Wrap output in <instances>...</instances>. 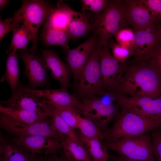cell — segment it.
Wrapping results in <instances>:
<instances>
[{
    "instance_id": "31",
    "label": "cell",
    "mask_w": 161,
    "mask_h": 161,
    "mask_svg": "<svg viewBox=\"0 0 161 161\" xmlns=\"http://www.w3.org/2000/svg\"><path fill=\"white\" fill-rule=\"evenodd\" d=\"M108 46L111 49L113 57L119 62H125L129 58L134 55L133 50L121 45L113 40L110 39L109 41Z\"/></svg>"
},
{
    "instance_id": "38",
    "label": "cell",
    "mask_w": 161,
    "mask_h": 161,
    "mask_svg": "<svg viewBox=\"0 0 161 161\" xmlns=\"http://www.w3.org/2000/svg\"><path fill=\"white\" fill-rule=\"evenodd\" d=\"M109 158H110L112 161H148L131 159L119 154L117 155L109 154Z\"/></svg>"
},
{
    "instance_id": "23",
    "label": "cell",
    "mask_w": 161,
    "mask_h": 161,
    "mask_svg": "<svg viewBox=\"0 0 161 161\" xmlns=\"http://www.w3.org/2000/svg\"><path fill=\"white\" fill-rule=\"evenodd\" d=\"M0 112L12 119L28 124H31L52 117L47 114L35 112L14 109L0 105Z\"/></svg>"
},
{
    "instance_id": "13",
    "label": "cell",
    "mask_w": 161,
    "mask_h": 161,
    "mask_svg": "<svg viewBox=\"0 0 161 161\" xmlns=\"http://www.w3.org/2000/svg\"><path fill=\"white\" fill-rule=\"evenodd\" d=\"M129 25L134 31L157 29L159 22L153 13L140 0H124Z\"/></svg>"
},
{
    "instance_id": "21",
    "label": "cell",
    "mask_w": 161,
    "mask_h": 161,
    "mask_svg": "<svg viewBox=\"0 0 161 161\" xmlns=\"http://www.w3.org/2000/svg\"><path fill=\"white\" fill-rule=\"evenodd\" d=\"M91 16L87 13H80L75 11L67 30L70 40L75 41L94 29L96 30L95 21L91 22Z\"/></svg>"
},
{
    "instance_id": "12",
    "label": "cell",
    "mask_w": 161,
    "mask_h": 161,
    "mask_svg": "<svg viewBox=\"0 0 161 161\" xmlns=\"http://www.w3.org/2000/svg\"><path fill=\"white\" fill-rule=\"evenodd\" d=\"M25 65L24 74L28 80V87L35 89L49 85L46 63L42 56L36 55L29 50L18 54Z\"/></svg>"
},
{
    "instance_id": "32",
    "label": "cell",
    "mask_w": 161,
    "mask_h": 161,
    "mask_svg": "<svg viewBox=\"0 0 161 161\" xmlns=\"http://www.w3.org/2000/svg\"><path fill=\"white\" fill-rule=\"evenodd\" d=\"M110 0H81L80 1L82 13L90 12L95 15L103 12L107 7Z\"/></svg>"
},
{
    "instance_id": "26",
    "label": "cell",
    "mask_w": 161,
    "mask_h": 161,
    "mask_svg": "<svg viewBox=\"0 0 161 161\" xmlns=\"http://www.w3.org/2000/svg\"><path fill=\"white\" fill-rule=\"evenodd\" d=\"M63 154L77 161H94L84 146L65 137L61 139Z\"/></svg>"
},
{
    "instance_id": "5",
    "label": "cell",
    "mask_w": 161,
    "mask_h": 161,
    "mask_svg": "<svg viewBox=\"0 0 161 161\" xmlns=\"http://www.w3.org/2000/svg\"><path fill=\"white\" fill-rule=\"evenodd\" d=\"M102 144L107 150L113 151L130 159L156 161L150 135L148 132L135 136L123 137L112 143Z\"/></svg>"
},
{
    "instance_id": "2",
    "label": "cell",
    "mask_w": 161,
    "mask_h": 161,
    "mask_svg": "<svg viewBox=\"0 0 161 161\" xmlns=\"http://www.w3.org/2000/svg\"><path fill=\"white\" fill-rule=\"evenodd\" d=\"M112 126L105 133L103 143L114 142L123 137L139 135L161 127V122L151 120L133 112L121 109Z\"/></svg>"
},
{
    "instance_id": "40",
    "label": "cell",
    "mask_w": 161,
    "mask_h": 161,
    "mask_svg": "<svg viewBox=\"0 0 161 161\" xmlns=\"http://www.w3.org/2000/svg\"><path fill=\"white\" fill-rule=\"evenodd\" d=\"M10 1L8 0H0V11L1 12L9 4Z\"/></svg>"
},
{
    "instance_id": "20",
    "label": "cell",
    "mask_w": 161,
    "mask_h": 161,
    "mask_svg": "<svg viewBox=\"0 0 161 161\" xmlns=\"http://www.w3.org/2000/svg\"><path fill=\"white\" fill-rule=\"evenodd\" d=\"M75 10L62 1H59L47 18L44 26L67 31Z\"/></svg>"
},
{
    "instance_id": "10",
    "label": "cell",
    "mask_w": 161,
    "mask_h": 161,
    "mask_svg": "<svg viewBox=\"0 0 161 161\" xmlns=\"http://www.w3.org/2000/svg\"><path fill=\"white\" fill-rule=\"evenodd\" d=\"M113 95L121 109L133 112L151 120L161 122V96L151 98Z\"/></svg>"
},
{
    "instance_id": "15",
    "label": "cell",
    "mask_w": 161,
    "mask_h": 161,
    "mask_svg": "<svg viewBox=\"0 0 161 161\" xmlns=\"http://www.w3.org/2000/svg\"><path fill=\"white\" fill-rule=\"evenodd\" d=\"M98 36V32L96 30L88 39L67 52L66 61L76 81H78L83 68L97 44Z\"/></svg>"
},
{
    "instance_id": "19",
    "label": "cell",
    "mask_w": 161,
    "mask_h": 161,
    "mask_svg": "<svg viewBox=\"0 0 161 161\" xmlns=\"http://www.w3.org/2000/svg\"><path fill=\"white\" fill-rule=\"evenodd\" d=\"M0 158L6 161H46L41 155L30 152L0 134Z\"/></svg>"
},
{
    "instance_id": "7",
    "label": "cell",
    "mask_w": 161,
    "mask_h": 161,
    "mask_svg": "<svg viewBox=\"0 0 161 161\" xmlns=\"http://www.w3.org/2000/svg\"><path fill=\"white\" fill-rule=\"evenodd\" d=\"M0 126L13 137L39 136L60 140L62 138L55 129L52 117L28 124L14 120L0 112Z\"/></svg>"
},
{
    "instance_id": "14",
    "label": "cell",
    "mask_w": 161,
    "mask_h": 161,
    "mask_svg": "<svg viewBox=\"0 0 161 161\" xmlns=\"http://www.w3.org/2000/svg\"><path fill=\"white\" fill-rule=\"evenodd\" d=\"M134 64L149 61L161 44L157 29L134 31Z\"/></svg>"
},
{
    "instance_id": "35",
    "label": "cell",
    "mask_w": 161,
    "mask_h": 161,
    "mask_svg": "<svg viewBox=\"0 0 161 161\" xmlns=\"http://www.w3.org/2000/svg\"><path fill=\"white\" fill-rule=\"evenodd\" d=\"M153 154L156 161H161V127L151 131Z\"/></svg>"
},
{
    "instance_id": "24",
    "label": "cell",
    "mask_w": 161,
    "mask_h": 161,
    "mask_svg": "<svg viewBox=\"0 0 161 161\" xmlns=\"http://www.w3.org/2000/svg\"><path fill=\"white\" fill-rule=\"evenodd\" d=\"M41 38L43 43L46 46L59 45L67 52L71 49L69 46L70 37L66 31L44 26Z\"/></svg>"
},
{
    "instance_id": "37",
    "label": "cell",
    "mask_w": 161,
    "mask_h": 161,
    "mask_svg": "<svg viewBox=\"0 0 161 161\" xmlns=\"http://www.w3.org/2000/svg\"><path fill=\"white\" fill-rule=\"evenodd\" d=\"M161 72V44L149 60Z\"/></svg>"
},
{
    "instance_id": "16",
    "label": "cell",
    "mask_w": 161,
    "mask_h": 161,
    "mask_svg": "<svg viewBox=\"0 0 161 161\" xmlns=\"http://www.w3.org/2000/svg\"><path fill=\"white\" fill-rule=\"evenodd\" d=\"M10 139L27 151L35 154H55L62 148L61 140L44 136L12 137Z\"/></svg>"
},
{
    "instance_id": "34",
    "label": "cell",
    "mask_w": 161,
    "mask_h": 161,
    "mask_svg": "<svg viewBox=\"0 0 161 161\" xmlns=\"http://www.w3.org/2000/svg\"><path fill=\"white\" fill-rule=\"evenodd\" d=\"M114 36L117 42L134 51V35L132 29L129 27L123 29Z\"/></svg>"
},
{
    "instance_id": "18",
    "label": "cell",
    "mask_w": 161,
    "mask_h": 161,
    "mask_svg": "<svg viewBox=\"0 0 161 161\" xmlns=\"http://www.w3.org/2000/svg\"><path fill=\"white\" fill-rule=\"evenodd\" d=\"M40 50L52 78L59 82L61 89L67 91L69 86L71 72L67 64L64 63L52 50L40 49Z\"/></svg>"
},
{
    "instance_id": "41",
    "label": "cell",
    "mask_w": 161,
    "mask_h": 161,
    "mask_svg": "<svg viewBox=\"0 0 161 161\" xmlns=\"http://www.w3.org/2000/svg\"><path fill=\"white\" fill-rule=\"evenodd\" d=\"M62 156L66 159L68 161H77L71 158L70 157L65 154H63Z\"/></svg>"
},
{
    "instance_id": "6",
    "label": "cell",
    "mask_w": 161,
    "mask_h": 161,
    "mask_svg": "<svg viewBox=\"0 0 161 161\" xmlns=\"http://www.w3.org/2000/svg\"><path fill=\"white\" fill-rule=\"evenodd\" d=\"M54 7L49 1L43 0H24L18 10L21 19L31 33L32 45L30 51L36 54L39 39V29Z\"/></svg>"
},
{
    "instance_id": "30",
    "label": "cell",
    "mask_w": 161,
    "mask_h": 161,
    "mask_svg": "<svg viewBox=\"0 0 161 161\" xmlns=\"http://www.w3.org/2000/svg\"><path fill=\"white\" fill-rule=\"evenodd\" d=\"M73 129L78 128L80 115L77 109L71 107L51 104Z\"/></svg>"
},
{
    "instance_id": "1",
    "label": "cell",
    "mask_w": 161,
    "mask_h": 161,
    "mask_svg": "<svg viewBox=\"0 0 161 161\" xmlns=\"http://www.w3.org/2000/svg\"><path fill=\"white\" fill-rule=\"evenodd\" d=\"M111 94L132 97L161 96V72L149 61L129 66L121 84Z\"/></svg>"
},
{
    "instance_id": "4",
    "label": "cell",
    "mask_w": 161,
    "mask_h": 161,
    "mask_svg": "<svg viewBox=\"0 0 161 161\" xmlns=\"http://www.w3.org/2000/svg\"><path fill=\"white\" fill-rule=\"evenodd\" d=\"M99 49L97 42L78 81L77 93L82 101L107 94L104 90L103 86Z\"/></svg>"
},
{
    "instance_id": "36",
    "label": "cell",
    "mask_w": 161,
    "mask_h": 161,
    "mask_svg": "<svg viewBox=\"0 0 161 161\" xmlns=\"http://www.w3.org/2000/svg\"><path fill=\"white\" fill-rule=\"evenodd\" d=\"M154 14L159 21L161 22V0H140Z\"/></svg>"
},
{
    "instance_id": "39",
    "label": "cell",
    "mask_w": 161,
    "mask_h": 161,
    "mask_svg": "<svg viewBox=\"0 0 161 161\" xmlns=\"http://www.w3.org/2000/svg\"><path fill=\"white\" fill-rule=\"evenodd\" d=\"M45 159L46 161H68L63 156L59 157L55 154H50L49 157L45 158Z\"/></svg>"
},
{
    "instance_id": "33",
    "label": "cell",
    "mask_w": 161,
    "mask_h": 161,
    "mask_svg": "<svg viewBox=\"0 0 161 161\" xmlns=\"http://www.w3.org/2000/svg\"><path fill=\"white\" fill-rule=\"evenodd\" d=\"M21 23V19L18 10L14 12V15L10 18L0 21V41L9 32L13 31Z\"/></svg>"
},
{
    "instance_id": "27",
    "label": "cell",
    "mask_w": 161,
    "mask_h": 161,
    "mask_svg": "<svg viewBox=\"0 0 161 161\" xmlns=\"http://www.w3.org/2000/svg\"><path fill=\"white\" fill-rule=\"evenodd\" d=\"M83 145L87 150L94 161H107L109 154L100 140L87 137L80 132L77 133Z\"/></svg>"
},
{
    "instance_id": "8",
    "label": "cell",
    "mask_w": 161,
    "mask_h": 161,
    "mask_svg": "<svg viewBox=\"0 0 161 161\" xmlns=\"http://www.w3.org/2000/svg\"><path fill=\"white\" fill-rule=\"evenodd\" d=\"M79 110V112L92 121L102 132L109 129V124L115 119L120 112V107L117 104L105 102L97 97L84 100Z\"/></svg>"
},
{
    "instance_id": "29",
    "label": "cell",
    "mask_w": 161,
    "mask_h": 161,
    "mask_svg": "<svg viewBox=\"0 0 161 161\" xmlns=\"http://www.w3.org/2000/svg\"><path fill=\"white\" fill-rule=\"evenodd\" d=\"M81 133L85 136L92 139L103 140L105 133L98 128L90 120L80 116L79 118L78 128Z\"/></svg>"
},
{
    "instance_id": "25",
    "label": "cell",
    "mask_w": 161,
    "mask_h": 161,
    "mask_svg": "<svg viewBox=\"0 0 161 161\" xmlns=\"http://www.w3.org/2000/svg\"><path fill=\"white\" fill-rule=\"evenodd\" d=\"M13 35L10 45L6 53L12 51L16 52L17 50L21 49L22 51H27V46L32 36L29 30L24 24L16 27L12 31Z\"/></svg>"
},
{
    "instance_id": "11",
    "label": "cell",
    "mask_w": 161,
    "mask_h": 161,
    "mask_svg": "<svg viewBox=\"0 0 161 161\" xmlns=\"http://www.w3.org/2000/svg\"><path fill=\"white\" fill-rule=\"evenodd\" d=\"M24 84L20 82L16 91L7 100L1 101L0 105L14 109L35 112L52 117V106L26 90Z\"/></svg>"
},
{
    "instance_id": "43",
    "label": "cell",
    "mask_w": 161,
    "mask_h": 161,
    "mask_svg": "<svg viewBox=\"0 0 161 161\" xmlns=\"http://www.w3.org/2000/svg\"><path fill=\"white\" fill-rule=\"evenodd\" d=\"M0 161H6L1 158H0Z\"/></svg>"
},
{
    "instance_id": "28",
    "label": "cell",
    "mask_w": 161,
    "mask_h": 161,
    "mask_svg": "<svg viewBox=\"0 0 161 161\" xmlns=\"http://www.w3.org/2000/svg\"><path fill=\"white\" fill-rule=\"evenodd\" d=\"M51 105L52 107V118L53 124L59 134L63 137H66L75 142L83 145L80 140L77 133L59 115L54 107Z\"/></svg>"
},
{
    "instance_id": "9",
    "label": "cell",
    "mask_w": 161,
    "mask_h": 161,
    "mask_svg": "<svg viewBox=\"0 0 161 161\" xmlns=\"http://www.w3.org/2000/svg\"><path fill=\"white\" fill-rule=\"evenodd\" d=\"M99 55L103 89L106 93L112 94L121 84L129 66L116 60L109 47L99 48Z\"/></svg>"
},
{
    "instance_id": "17",
    "label": "cell",
    "mask_w": 161,
    "mask_h": 161,
    "mask_svg": "<svg viewBox=\"0 0 161 161\" xmlns=\"http://www.w3.org/2000/svg\"><path fill=\"white\" fill-rule=\"evenodd\" d=\"M25 89L32 93L41 100L49 104L74 108L79 111L82 105L77 97L61 89H32L24 86Z\"/></svg>"
},
{
    "instance_id": "22",
    "label": "cell",
    "mask_w": 161,
    "mask_h": 161,
    "mask_svg": "<svg viewBox=\"0 0 161 161\" xmlns=\"http://www.w3.org/2000/svg\"><path fill=\"white\" fill-rule=\"evenodd\" d=\"M7 53L5 71L1 78L0 82H7L10 86L12 93L16 91L20 82L18 57L16 52L10 51Z\"/></svg>"
},
{
    "instance_id": "42",
    "label": "cell",
    "mask_w": 161,
    "mask_h": 161,
    "mask_svg": "<svg viewBox=\"0 0 161 161\" xmlns=\"http://www.w3.org/2000/svg\"><path fill=\"white\" fill-rule=\"evenodd\" d=\"M157 30L160 34L161 39V25H160L157 28Z\"/></svg>"
},
{
    "instance_id": "3",
    "label": "cell",
    "mask_w": 161,
    "mask_h": 161,
    "mask_svg": "<svg viewBox=\"0 0 161 161\" xmlns=\"http://www.w3.org/2000/svg\"><path fill=\"white\" fill-rule=\"evenodd\" d=\"M94 21L98 32V47H109L111 38L120 30L128 27L124 0H110L104 11L95 15Z\"/></svg>"
}]
</instances>
